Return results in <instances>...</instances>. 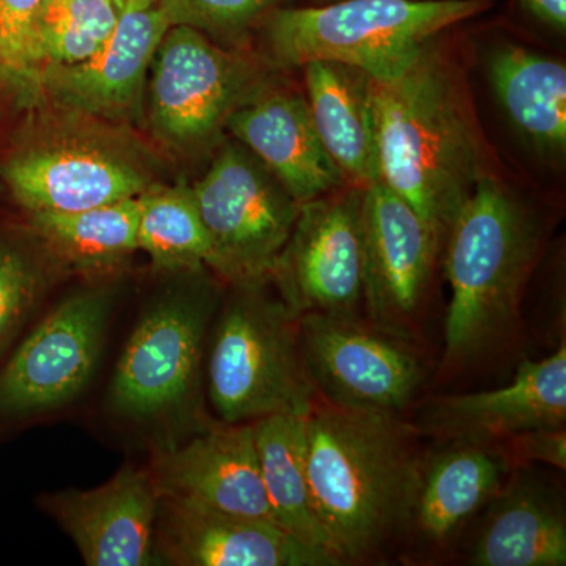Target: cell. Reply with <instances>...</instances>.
Instances as JSON below:
<instances>
[{"mask_svg":"<svg viewBox=\"0 0 566 566\" xmlns=\"http://www.w3.org/2000/svg\"><path fill=\"white\" fill-rule=\"evenodd\" d=\"M428 433L446 441L497 444L535 428H565L566 346L542 360H523L509 386L449 395L424 411Z\"/></svg>","mask_w":566,"mask_h":566,"instance_id":"9a60e30c","label":"cell"},{"mask_svg":"<svg viewBox=\"0 0 566 566\" xmlns=\"http://www.w3.org/2000/svg\"><path fill=\"white\" fill-rule=\"evenodd\" d=\"M494 0H338L271 11L266 44L281 66L342 63L376 82L397 80L439 33L493 7Z\"/></svg>","mask_w":566,"mask_h":566,"instance_id":"277c9868","label":"cell"},{"mask_svg":"<svg viewBox=\"0 0 566 566\" xmlns=\"http://www.w3.org/2000/svg\"><path fill=\"white\" fill-rule=\"evenodd\" d=\"M490 81L506 117L524 140L546 158L566 150V69L516 44L491 54Z\"/></svg>","mask_w":566,"mask_h":566,"instance_id":"603a6c76","label":"cell"},{"mask_svg":"<svg viewBox=\"0 0 566 566\" xmlns=\"http://www.w3.org/2000/svg\"><path fill=\"white\" fill-rule=\"evenodd\" d=\"M150 117L164 139L191 145L214 136L255 92V71L202 32L172 25L153 55Z\"/></svg>","mask_w":566,"mask_h":566,"instance_id":"30bf717a","label":"cell"},{"mask_svg":"<svg viewBox=\"0 0 566 566\" xmlns=\"http://www.w3.org/2000/svg\"><path fill=\"white\" fill-rule=\"evenodd\" d=\"M438 241L408 203L382 181L363 193V303L368 323L415 340Z\"/></svg>","mask_w":566,"mask_h":566,"instance_id":"8fae6325","label":"cell"},{"mask_svg":"<svg viewBox=\"0 0 566 566\" xmlns=\"http://www.w3.org/2000/svg\"><path fill=\"white\" fill-rule=\"evenodd\" d=\"M524 9L543 24L564 32L566 28V0H521Z\"/></svg>","mask_w":566,"mask_h":566,"instance_id":"1f68e13d","label":"cell"},{"mask_svg":"<svg viewBox=\"0 0 566 566\" xmlns=\"http://www.w3.org/2000/svg\"><path fill=\"white\" fill-rule=\"evenodd\" d=\"M159 493L274 524L264 493L253 422L226 423L159 461Z\"/></svg>","mask_w":566,"mask_h":566,"instance_id":"e0dca14e","label":"cell"},{"mask_svg":"<svg viewBox=\"0 0 566 566\" xmlns=\"http://www.w3.org/2000/svg\"><path fill=\"white\" fill-rule=\"evenodd\" d=\"M139 196L74 212H32L44 243L71 262H114L137 248Z\"/></svg>","mask_w":566,"mask_h":566,"instance_id":"d4e9b609","label":"cell"},{"mask_svg":"<svg viewBox=\"0 0 566 566\" xmlns=\"http://www.w3.org/2000/svg\"><path fill=\"white\" fill-rule=\"evenodd\" d=\"M122 11L109 0H43L39 20L41 63L87 61L111 39Z\"/></svg>","mask_w":566,"mask_h":566,"instance_id":"4316f807","label":"cell"},{"mask_svg":"<svg viewBox=\"0 0 566 566\" xmlns=\"http://www.w3.org/2000/svg\"><path fill=\"white\" fill-rule=\"evenodd\" d=\"M499 444L506 446L509 455H505L510 461H535L553 465L562 472L566 471L565 428H535L512 436Z\"/></svg>","mask_w":566,"mask_h":566,"instance_id":"4dcf8cb0","label":"cell"},{"mask_svg":"<svg viewBox=\"0 0 566 566\" xmlns=\"http://www.w3.org/2000/svg\"><path fill=\"white\" fill-rule=\"evenodd\" d=\"M137 248L161 268H199L211 262V240L191 191L139 196Z\"/></svg>","mask_w":566,"mask_h":566,"instance_id":"484cf974","label":"cell"},{"mask_svg":"<svg viewBox=\"0 0 566 566\" xmlns=\"http://www.w3.org/2000/svg\"><path fill=\"white\" fill-rule=\"evenodd\" d=\"M381 181L439 248L488 172L485 140L460 71L430 41L397 80H371Z\"/></svg>","mask_w":566,"mask_h":566,"instance_id":"7a4b0ae2","label":"cell"},{"mask_svg":"<svg viewBox=\"0 0 566 566\" xmlns=\"http://www.w3.org/2000/svg\"><path fill=\"white\" fill-rule=\"evenodd\" d=\"M475 566L566 565V517L545 486L517 475L490 502L485 526L472 547Z\"/></svg>","mask_w":566,"mask_h":566,"instance_id":"7402d4cb","label":"cell"},{"mask_svg":"<svg viewBox=\"0 0 566 566\" xmlns=\"http://www.w3.org/2000/svg\"><path fill=\"white\" fill-rule=\"evenodd\" d=\"M219 318L208 359V392L226 423L307 416L318 394L301 348L297 318L283 301L238 285Z\"/></svg>","mask_w":566,"mask_h":566,"instance_id":"5b68a950","label":"cell"},{"mask_svg":"<svg viewBox=\"0 0 566 566\" xmlns=\"http://www.w3.org/2000/svg\"><path fill=\"white\" fill-rule=\"evenodd\" d=\"M40 270L24 244L0 237V363L17 340L39 297Z\"/></svg>","mask_w":566,"mask_h":566,"instance_id":"83f0119b","label":"cell"},{"mask_svg":"<svg viewBox=\"0 0 566 566\" xmlns=\"http://www.w3.org/2000/svg\"><path fill=\"white\" fill-rule=\"evenodd\" d=\"M109 2L114 3V6L122 11V13L126 9V0H109Z\"/></svg>","mask_w":566,"mask_h":566,"instance_id":"836d02e7","label":"cell"},{"mask_svg":"<svg viewBox=\"0 0 566 566\" xmlns=\"http://www.w3.org/2000/svg\"><path fill=\"white\" fill-rule=\"evenodd\" d=\"M253 431L275 526L303 545L335 556L312 502L305 464V416L262 417L253 422Z\"/></svg>","mask_w":566,"mask_h":566,"instance_id":"cb8c5ba5","label":"cell"},{"mask_svg":"<svg viewBox=\"0 0 566 566\" xmlns=\"http://www.w3.org/2000/svg\"><path fill=\"white\" fill-rule=\"evenodd\" d=\"M3 77V71H2V65H0V80H2Z\"/></svg>","mask_w":566,"mask_h":566,"instance_id":"e575fe53","label":"cell"},{"mask_svg":"<svg viewBox=\"0 0 566 566\" xmlns=\"http://www.w3.org/2000/svg\"><path fill=\"white\" fill-rule=\"evenodd\" d=\"M212 304L207 292L169 297L145 314L123 352L112 401L123 415L151 417L196 387Z\"/></svg>","mask_w":566,"mask_h":566,"instance_id":"7c38bea8","label":"cell"},{"mask_svg":"<svg viewBox=\"0 0 566 566\" xmlns=\"http://www.w3.org/2000/svg\"><path fill=\"white\" fill-rule=\"evenodd\" d=\"M281 0H159L167 24L199 32L237 33L271 13Z\"/></svg>","mask_w":566,"mask_h":566,"instance_id":"f546056e","label":"cell"},{"mask_svg":"<svg viewBox=\"0 0 566 566\" xmlns=\"http://www.w3.org/2000/svg\"><path fill=\"white\" fill-rule=\"evenodd\" d=\"M192 197L211 240L208 266L234 285H260L275 266L301 205L248 148L227 145Z\"/></svg>","mask_w":566,"mask_h":566,"instance_id":"8992f818","label":"cell"},{"mask_svg":"<svg viewBox=\"0 0 566 566\" xmlns=\"http://www.w3.org/2000/svg\"><path fill=\"white\" fill-rule=\"evenodd\" d=\"M307 102L324 148L346 185L367 188L381 181L371 77L342 63H304Z\"/></svg>","mask_w":566,"mask_h":566,"instance_id":"ffe728a7","label":"cell"},{"mask_svg":"<svg viewBox=\"0 0 566 566\" xmlns=\"http://www.w3.org/2000/svg\"><path fill=\"white\" fill-rule=\"evenodd\" d=\"M297 326L308 375L326 403L398 415L423 386L427 368L409 342L359 315L305 314Z\"/></svg>","mask_w":566,"mask_h":566,"instance_id":"52a82bcc","label":"cell"},{"mask_svg":"<svg viewBox=\"0 0 566 566\" xmlns=\"http://www.w3.org/2000/svg\"><path fill=\"white\" fill-rule=\"evenodd\" d=\"M509 469V458L495 444L450 441L423 461L411 532L446 543L501 493Z\"/></svg>","mask_w":566,"mask_h":566,"instance_id":"44dd1931","label":"cell"},{"mask_svg":"<svg viewBox=\"0 0 566 566\" xmlns=\"http://www.w3.org/2000/svg\"><path fill=\"white\" fill-rule=\"evenodd\" d=\"M159 490L153 472L126 468L102 486L43 499L88 566L155 564Z\"/></svg>","mask_w":566,"mask_h":566,"instance_id":"5bb4252c","label":"cell"},{"mask_svg":"<svg viewBox=\"0 0 566 566\" xmlns=\"http://www.w3.org/2000/svg\"><path fill=\"white\" fill-rule=\"evenodd\" d=\"M43 0H0V65L20 87L41 80L39 20Z\"/></svg>","mask_w":566,"mask_h":566,"instance_id":"f1b7e54d","label":"cell"},{"mask_svg":"<svg viewBox=\"0 0 566 566\" xmlns=\"http://www.w3.org/2000/svg\"><path fill=\"white\" fill-rule=\"evenodd\" d=\"M111 300L76 294L25 335L0 363V430L69 403L87 386L102 352Z\"/></svg>","mask_w":566,"mask_h":566,"instance_id":"ba28073f","label":"cell"},{"mask_svg":"<svg viewBox=\"0 0 566 566\" xmlns=\"http://www.w3.org/2000/svg\"><path fill=\"white\" fill-rule=\"evenodd\" d=\"M169 28L158 6L125 10L102 50L76 65L48 66L41 82L74 109L125 114L139 99L153 55Z\"/></svg>","mask_w":566,"mask_h":566,"instance_id":"ac0fdd59","label":"cell"},{"mask_svg":"<svg viewBox=\"0 0 566 566\" xmlns=\"http://www.w3.org/2000/svg\"><path fill=\"white\" fill-rule=\"evenodd\" d=\"M226 126L300 205L346 186L319 139L303 93L256 87Z\"/></svg>","mask_w":566,"mask_h":566,"instance_id":"2e32d148","label":"cell"},{"mask_svg":"<svg viewBox=\"0 0 566 566\" xmlns=\"http://www.w3.org/2000/svg\"><path fill=\"white\" fill-rule=\"evenodd\" d=\"M155 549L180 566H338L264 521L212 509L202 502L159 493Z\"/></svg>","mask_w":566,"mask_h":566,"instance_id":"4fadbf2b","label":"cell"},{"mask_svg":"<svg viewBox=\"0 0 566 566\" xmlns=\"http://www.w3.org/2000/svg\"><path fill=\"white\" fill-rule=\"evenodd\" d=\"M363 188H344L300 207L273 277L290 314L357 316L363 303Z\"/></svg>","mask_w":566,"mask_h":566,"instance_id":"9c48e42d","label":"cell"},{"mask_svg":"<svg viewBox=\"0 0 566 566\" xmlns=\"http://www.w3.org/2000/svg\"><path fill=\"white\" fill-rule=\"evenodd\" d=\"M159 0H126V9L125 10H144L148 9V7L156 6Z\"/></svg>","mask_w":566,"mask_h":566,"instance_id":"d6a6232c","label":"cell"},{"mask_svg":"<svg viewBox=\"0 0 566 566\" xmlns=\"http://www.w3.org/2000/svg\"><path fill=\"white\" fill-rule=\"evenodd\" d=\"M446 245L452 300L442 368L461 371L497 354L515 337L542 234L515 193L488 174L458 214Z\"/></svg>","mask_w":566,"mask_h":566,"instance_id":"3957f363","label":"cell"},{"mask_svg":"<svg viewBox=\"0 0 566 566\" xmlns=\"http://www.w3.org/2000/svg\"><path fill=\"white\" fill-rule=\"evenodd\" d=\"M3 180L31 212H74L120 202L145 192L134 167L85 148L29 151L7 163Z\"/></svg>","mask_w":566,"mask_h":566,"instance_id":"d6986e66","label":"cell"},{"mask_svg":"<svg viewBox=\"0 0 566 566\" xmlns=\"http://www.w3.org/2000/svg\"><path fill=\"white\" fill-rule=\"evenodd\" d=\"M397 412L318 398L305 416V464L316 516L335 556L359 564L411 532L422 458Z\"/></svg>","mask_w":566,"mask_h":566,"instance_id":"6da1fadb","label":"cell"}]
</instances>
